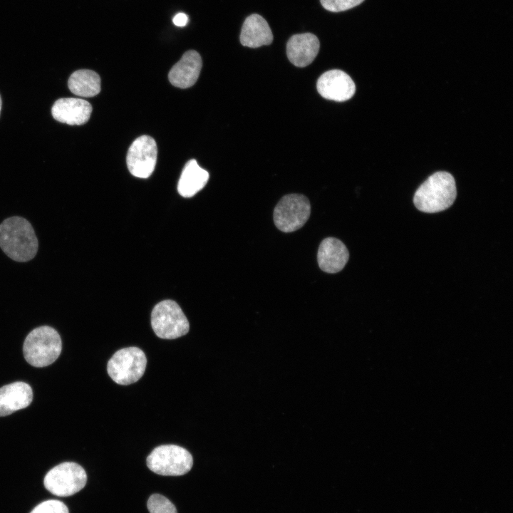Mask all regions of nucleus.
Masks as SVG:
<instances>
[{"label":"nucleus","instance_id":"f03ea898","mask_svg":"<svg viewBox=\"0 0 513 513\" xmlns=\"http://www.w3.org/2000/svg\"><path fill=\"white\" fill-rule=\"evenodd\" d=\"M457 196L455 181L447 172L430 175L417 190L413 202L418 209L435 213L449 208Z\"/></svg>","mask_w":513,"mask_h":513},{"label":"nucleus","instance_id":"9b49d317","mask_svg":"<svg viewBox=\"0 0 513 513\" xmlns=\"http://www.w3.org/2000/svg\"><path fill=\"white\" fill-rule=\"evenodd\" d=\"M91 113L90 103L81 98H59L51 108V114L55 120L70 125H80L87 123Z\"/></svg>","mask_w":513,"mask_h":513},{"label":"nucleus","instance_id":"0eeeda50","mask_svg":"<svg viewBox=\"0 0 513 513\" xmlns=\"http://www.w3.org/2000/svg\"><path fill=\"white\" fill-rule=\"evenodd\" d=\"M85 470L73 462L61 463L46 475L44 486L51 494L58 497L71 496L81 490L86 484Z\"/></svg>","mask_w":513,"mask_h":513},{"label":"nucleus","instance_id":"f3484780","mask_svg":"<svg viewBox=\"0 0 513 513\" xmlns=\"http://www.w3.org/2000/svg\"><path fill=\"white\" fill-rule=\"evenodd\" d=\"M209 177L207 171L202 169L195 159L188 161L180 175L177 190L184 197H191L201 190Z\"/></svg>","mask_w":513,"mask_h":513},{"label":"nucleus","instance_id":"2eb2a0df","mask_svg":"<svg viewBox=\"0 0 513 513\" xmlns=\"http://www.w3.org/2000/svg\"><path fill=\"white\" fill-rule=\"evenodd\" d=\"M32 400V389L24 382H14L0 388V416L28 407Z\"/></svg>","mask_w":513,"mask_h":513},{"label":"nucleus","instance_id":"9d476101","mask_svg":"<svg viewBox=\"0 0 513 513\" xmlns=\"http://www.w3.org/2000/svg\"><path fill=\"white\" fill-rule=\"evenodd\" d=\"M316 88L323 98L338 102L349 100L356 91V86L351 78L338 69L323 73L317 81Z\"/></svg>","mask_w":513,"mask_h":513},{"label":"nucleus","instance_id":"dca6fc26","mask_svg":"<svg viewBox=\"0 0 513 513\" xmlns=\"http://www.w3.org/2000/svg\"><path fill=\"white\" fill-rule=\"evenodd\" d=\"M272 41L271 30L261 16L254 14L245 19L240 33V42L244 46L258 48L269 45Z\"/></svg>","mask_w":513,"mask_h":513},{"label":"nucleus","instance_id":"f257e3e1","mask_svg":"<svg viewBox=\"0 0 513 513\" xmlns=\"http://www.w3.org/2000/svg\"><path fill=\"white\" fill-rule=\"evenodd\" d=\"M0 247L14 261L32 259L37 253L38 242L31 223L19 216L4 219L0 224Z\"/></svg>","mask_w":513,"mask_h":513},{"label":"nucleus","instance_id":"423d86ee","mask_svg":"<svg viewBox=\"0 0 513 513\" xmlns=\"http://www.w3.org/2000/svg\"><path fill=\"white\" fill-rule=\"evenodd\" d=\"M151 326L160 338L175 339L187 334L190 330L188 320L180 306L172 300L162 301L153 308Z\"/></svg>","mask_w":513,"mask_h":513},{"label":"nucleus","instance_id":"4be33fe9","mask_svg":"<svg viewBox=\"0 0 513 513\" xmlns=\"http://www.w3.org/2000/svg\"><path fill=\"white\" fill-rule=\"evenodd\" d=\"M172 21L177 26H185L188 21V16L185 13L180 12L174 16Z\"/></svg>","mask_w":513,"mask_h":513},{"label":"nucleus","instance_id":"aec40b11","mask_svg":"<svg viewBox=\"0 0 513 513\" xmlns=\"http://www.w3.org/2000/svg\"><path fill=\"white\" fill-rule=\"evenodd\" d=\"M30 513H69V511L63 502L49 499L38 504Z\"/></svg>","mask_w":513,"mask_h":513},{"label":"nucleus","instance_id":"412c9836","mask_svg":"<svg viewBox=\"0 0 513 513\" xmlns=\"http://www.w3.org/2000/svg\"><path fill=\"white\" fill-rule=\"evenodd\" d=\"M364 0H320L324 9L332 12L343 11L353 8Z\"/></svg>","mask_w":513,"mask_h":513},{"label":"nucleus","instance_id":"6ab92c4d","mask_svg":"<svg viewBox=\"0 0 513 513\" xmlns=\"http://www.w3.org/2000/svg\"><path fill=\"white\" fill-rule=\"evenodd\" d=\"M147 505L150 513H177L172 502L159 494H152L147 500Z\"/></svg>","mask_w":513,"mask_h":513},{"label":"nucleus","instance_id":"a211bd4d","mask_svg":"<svg viewBox=\"0 0 513 513\" xmlns=\"http://www.w3.org/2000/svg\"><path fill=\"white\" fill-rule=\"evenodd\" d=\"M68 86L69 90L76 95L93 97L100 91V78L93 71L88 69L78 70L69 77Z\"/></svg>","mask_w":513,"mask_h":513},{"label":"nucleus","instance_id":"1a4fd4ad","mask_svg":"<svg viewBox=\"0 0 513 513\" xmlns=\"http://www.w3.org/2000/svg\"><path fill=\"white\" fill-rule=\"evenodd\" d=\"M157 155L155 140L149 135L138 137L130 146L126 157L130 172L139 178H147L155 170Z\"/></svg>","mask_w":513,"mask_h":513},{"label":"nucleus","instance_id":"5701e85b","mask_svg":"<svg viewBox=\"0 0 513 513\" xmlns=\"http://www.w3.org/2000/svg\"><path fill=\"white\" fill-rule=\"evenodd\" d=\"M1 96H0V113H1Z\"/></svg>","mask_w":513,"mask_h":513},{"label":"nucleus","instance_id":"39448f33","mask_svg":"<svg viewBox=\"0 0 513 513\" xmlns=\"http://www.w3.org/2000/svg\"><path fill=\"white\" fill-rule=\"evenodd\" d=\"M193 459L186 449L175 445H162L154 448L147 457V466L153 472L164 476H180L192 468Z\"/></svg>","mask_w":513,"mask_h":513},{"label":"nucleus","instance_id":"7ed1b4c3","mask_svg":"<svg viewBox=\"0 0 513 513\" xmlns=\"http://www.w3.org/2000/svg\"><path fill=\"white\" fill-rule=\"evenodd\" d=\"M62 349L60 335L53 328L42 326L32 330L25 338L23 352L26 361L34 367L53 363Z\"/></svg>","mask_w":513,"mask_h":513},{"label":"nucleus","instance_id":"20e7f679","mask_svg":"<svg viewBox=\"0 0 513 513\" xmlns=\"http://www.w3.org/2000/svg\"><path fill=\"white\" fill-rule=\"evenodd\" d=\"M147 358L138 347H128L116 351L108 362L109 376L118 384L128 385L137 382L144 374Z\"/></svg>","mask_w":513,"mask_h":513},{"label":"nucleus","instance_id":"6e6552de","mask_svg":"<svg viewBox=\"0 0 513 513\" xmlns=\"http://www.w3.org/2000/svg\"><path fill=\"white\" fill-rule=\"evenodd\" d=\"M311 214V204L306 197L299 194L284 196L274 210V222L281 232H292L307 222Z\"/></svg>","mask_w":513,"mask_h":513},{"label":"nucleus","instance_id":"ddd939ff","mask_svg":"<svg viewBox=\"0 0 513 513\" xmlns=\"http://www.w3.org/2000/svg\"><path fill=\"white\" fill-rule=\"evenodd\" d=\"M202 66L200 55L196 51H187L170 69L168 74L169 81L177 88L191 87L198 79Z\"/></svg>","mask_w":513,"mask_h":513},{"label":"nucleus","instance_id":"4468645a","mask_svg":"<svg viewBox=\"0 0 513 513\" xmlns=\"http://www.w3.org/2000/svg\"><path fill=\"white\" fill-rule=\"evenodd\" d=\"M349 259L346 245L334 237H327L320 244L317 260L321 269L333 274L341 271Z\"/></svg>","mask_w":513,"mask_h":513},{"label":"nucleus","instance_id":"f8f14e48","mask_svg":"<svg viewBox=\"0 0 513 513\" xmlns=\"http://www.w3.org/2000/svg\"><path fill=\"white\" fill-rule=\"evenodd\" d=\"M319 48V40L314 34L311 33L295 34L287 42L286 54L293 65L305 67L315 59Z\"/></svg>","mask_w":513,"mask_h":513}]
</instances>
